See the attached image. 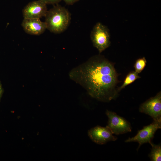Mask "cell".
Listing matches in <instances>:
<instances>
[{
  "label": "cell",
  "instance_id": "5b68a950",
  "mask_svg": "<svg viewBox=\"0 0 161 161\" xmlns=\"http://www.w3.org/2000/svg\"><path fill=\"white\" fill-rule=\"evenodd\" d=\"M106 114L108 118L107 126L113 134L119 135L131 132L132 128L130 123L116 113L106 110Z\"/></svg>",
  "mask_w": 161,
  "mask_h": 161
},
{
  "label": "cell",
  "instance_id": "9a60e30c",
  "mask_svg": "<svg viewBox=\"0 0 161 161\" xmlns=\"http://www.w3.org/2000/svg\"><path fill=\"white\" fill-rule=\"evenodd\" d=\"M4 92V90L2 86V85L0 81V101Z\"/></svg>",
  "mask_w": 161,
  "mask_h": 161
},
{
  "label": "cell",
  "instance_id": "277c9868",
  "mask_svg": "<svg viewBox=\"0 0 161 161\" xmlns=\"http://www.w3.org/2000/svg\"><path fill=\"white\" fill-rule=\"evenodd\" d=\"M161 128V118L153 119V122L150 124L144 126L141 130L138 131L134 137H129L125 141L126 143L137 142L139 143L137 150L143 144L152 142L156 131Z\"/></svg>",
  "mask_w": 161,
  "mask_h": 161
},
{
  "label": "cell",
  "instance_id": "30bf717a",
  "mask_svg": "<svg viewBox=\"0 0 161 161\" xmlns=\"http://www.w3.org/2000/svg\"><path fill=\"white\" fill-rule=\"evenodd\" d=\"M152 146L151 151L148 155L151 161H160L161 160V145H155L152 142L150 144Z\"/></svg>",
  "mask_w": 161,
  "mask_h": 161
},
{
  "label": "cell",
  "instance_id": "9c48e42d",
  "mask_svg": "<svg viewBox=\"0 0 161 161\" xmlns=\"http://www.w3.org/2000/svg\"><path fill=\"white\" fill-rule=\"evenodd\" d=\"M21 26L26 32L33 35H39L47 29L45 22L38 18H24Z\"/></svg>",
  "mask_w": 161,
  "mask_h": 161
},
{
  "label": "cell",
  "instance_id": "5bb4252c",
  "mask_svg": "<svg viewBox=\"0 0 161 161\" xmlns=\"http://www.w3.org/2000/svg\"><path fill=\"white\" fill-rule=\"evenodd\" d=\"M63 0L66 4L72 5L78 1L79 0Z\"/></svg>",
  "mask_w": 161,
  "mask_h": 161
},
{
  "label": "cell",
  "instance_id": "6da1fadb",
  "mask_svg": "<svg viewBox=\"0 0 161 161\" xmlns=\"http://www.w3.org/2000/svg\"><path fill=\"white\" fill-rule=\"evenodd\" d=\"M70 78L80 84L92 97L107 102L117 95V73L113 64L100 56L92 57L72 69Z\"/></svg>",
  "mask_w": 161,
  "mask_h": 161
},
{
  "label": "cell",
  "instance_id": "8992f818",
  "mask_svg": "<svg viewBox=\"0 0 161 161\" xmlns=\"http://www.w3.org/2000/svg\"><path fill=\"white\" fill-rule=\"evenodd\" d=\"M139 112L148 115L153 119L161 118V93H158L142 103Z\"/></svg>",
  "mask_w": 161,
  "mask_h": 161
},
{
  "label": "cell",
  "instance_id": "52a82bcc",
  "mask_svg": "<svg viewBox=\"0 0 161 161\" xmlns=\"http://www.w3.org/2000/svg\"><path fill=\"white\" fill-rule=\"evenodd\" d=\"M88 134L93 142L100 145L105 144L110 141H115L117 139L107 126H96L89 130Z\"/></svg>",
  "mask_w": 161,
  "mask_h": 161
},
{
  "label": "cell",
  "instance_id": "3957f363",
  "mask_svg": "<svg viewBox=\"0 0 161 161\" xmlns=\"http://www.w3.org/2000/svg\"><path fill=\"white\" fill-rule=\"evenodd\" d=\"M90 38L94 46L100 53L110 45V35L108 28L101 23L94 26L91 31Z\"/></svg>",
  "mask_w": 161,
  "mask_h": 161
},
{
  "label": "cell",
  "instance_id": "4fadbf2b",
  "mask_svg": "<svg viewBox=\"0 0 161 161\" xmlns=\"http://www.w3.org/2000/svg\"><path fill=\"white\" fill-rule=\"evenodd\" d=\"M46 4H55L59 2L62 0H40Z\"/></svg>",
  "mask_w": 161,
  "mask_h": 161
},
{
  "label": "cell",
  "instance_id": "8fae6325",
  "mask_svg": "<svg viewBox=\"0 0 161 161\" xmlns=\"http://www.w3.org/2000/svg\"><path fill=\"white\" fill-rule=\"evenodd\" d=\"M138 73L135 71H131L128 74L126 77L123 84L118 89L119 91L127 85L131 83L136 80L140 78Z\"/></svg>",
  "mask_w": 161,
  "mask_h": 161
},
{
  "label": "cell",
  "instance_id": "7a4b0ae2",
  "mask_svg": "<svg viewBox=\"0 0 161 161\" xmlns=\"http://www.w3.org/2000/svg\"><path fill=\"white\" fill-rule=\"evenodd\" d=\"M45 17L47 29L56 34L61 33L67 29L71 18L68 10L59 5L47 10Z\"/></svg>",
  "mask_w": 161,
  "mask_h": 161
},
{
  "label": "cell",
  "instance_id": "7c38bea8",
  "mask_svg": "<svg viewBox=\"0 0 161 161\" xmlns=\"http://www.w3.org/2000/svg\"><path fill=\"white\" fill-rule=\"evenodd\" d=\"M146 63V60L144 57L137 59L134 65L135 71L138 74L141 72L145 66Z\"/></svg>",
  "mask_w": 161,
  "mask_h": 161
},
{
  "label": "cell",
  "instance_id": "ba28073f",
  "mask_svg": "<svg viewBox=\"0 0 161 161\" xmlns=\"http://www.w3.org/2000/svg\"><path fill=\"white\" fill-rule=\"evenodd\" d=\"M47 10V4L40 0L28 3L24 7L22 14L24 18H38L45 17Z\"/></svg>",
  "mask_w": 161,
  "mask_h": 161
}]
</instances>
